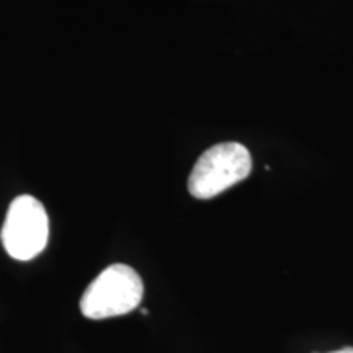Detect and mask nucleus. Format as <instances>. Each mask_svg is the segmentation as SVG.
Masks as SVG:
<instances>
[{
    "mask_svg": "<svg viewBox=\"0 0 353 353\" xmlns=\"http://www.w3.org/2000/svg\"><path fill=\"white\" fill-rule=\"evenodd\" d=\"M144 283L130 265L114 263L105 268L87 286L81 299V311L87 319L101 321L125 316L143 301Z\"/></svg>",
    "mask_w": 353,
    "mask_h": 353,
    "instance_id": "nucleus-1",
    "label": "nucleus"
},
{
    "mask_svg": "<svg viewBox=\"0 0 353 353\" xmlns=\"http://www.w3.org/2000/svg\"><path fill=\"white\" fill-rule=\"evenodd\" d=\"M252 157L239 143H223L201 154L188 179L190 195L210 200L249 176Z\"/></svg>",
    "mask_w": 353,
    "mask_h": 353,
    "instance_id": "nucleus-2",
    "label": "nucleus"
},
{
    "mask_svg": "<svg viewBox=\"0 0 353 353\" xmlns=\"http://www.w3.org/2000/svg\"><path fill=\"white\" fill-rule=\"evenodd\" d=\"M50 237V219L43 203L20 195L8 206L2 228V244L15 260H32L43 252Z\"/></svg>",
    "mask_w": 353,
    "mask_h": 353,
    "instance_id": "nucleus-3",
    "label": "nucleus"
},
{
    "mask_svg": "<svg viewBox=\"0 0 353 353\" xmlns=\"http://www.w3.org/2000/svg\"><path fill=\"white\" fill-rule=\"evenodd\" d=\"M332 353H353V347L342 348V350H337V352H332Z\"/></svg>",
    "mask_w": 353,
    "mask_h": 353,
    "instance_id": "nucleus-4",
    "label": "nucleus"
}]
</instances>
